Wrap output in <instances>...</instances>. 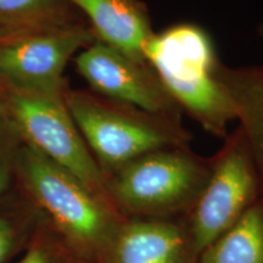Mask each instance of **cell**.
Here are the masks:
<instances>
[{
	"mask_svg": "<svg viewBox=\"0 0 263 263\" xmlns=\"http://www.w3.org/2000/svg\"><path fill=\"white\" fill-rule=\"evenodd\" d=\"M16 179L29 201L82 258L100 263L124 219L107 200L22 141Z\"/></svg>",
	"mask_w": 263,
	"mask_h": 263,
	"instance_id": "cell-1",
	"label": "cell"
},
{
	"mask_svg": "<svg viewBox=\"0 0 263 263\" xmlns=\"http://www.w3.org/2000/svg\"><path fill=\"white\" fill-rule=\"evenodd\" d=\"M144 57L180 110L207 133L227 136L235 111L217 74L215 48L201 27L179 24L154 33Z\"/></svg>",
	"mask_w": 263,
	"mask_h": 263,
	"instance_id": "cell-2",
	"label": "cell"
},
{
	"mask_svg": "<svg viewBox=\"0 0 263 263\" xmlns=\"http://www.w3.org/2000/svg\"><path fill=\"white\" fill-rule=\"evenodd\" d=\"M65 101L105 179L145 154L188 146L189 132L178 120L84 91L66 90Z\"/></svg>",
	"mask_w": 263,
	"mask_h": 263,
	"instance_id": "cell-3",
	"label": "cell"
},
{
	"mask_svg": "<svg viewBox=\"0 0 263 263\" xmlns=\"http://www.w3.org/2000/svg\"><path fill=\"white\" fill-rule=\"evenodd\" d=\"M211 167L188 146L153 151L108 174V199L123 218H174L190 212Z\"/></svg>",
	"mask_w": 263,
	"mask_h": 263,
	"instance_id": "cell-4",
	"label": "cell"
},
{
	"mask_svg": "<svg viewBox=\"0 0 263 263\" xmlns=\"http://www.w3.org/2000/svg\"><path fill=\"white\" fill-rule=\"evenodd\" d=\"M65 93L5 91L10 121L24 143L35 147L110 202L106 179L68 111Z\"/></svg>",
	"mask_w": 263,
	"mask_h": 263,
	"instance_id": "cell-5",
	"label": "cell"
},
{
	"mask_svg": "<svg viewBox=\"0 0 263 263\" xmlns=\"http://www.w3.org/2000/svg\"><path fill=\"white\" fill-rule=\"evenodd\" d=\"M97 41L80 22L0 38V85L16 93H65L67 62Z\"/></svg>",
	"mask_w": 263,
	"mask_h": 263,
	"instance_id": "cell-6",
	"label": "cell"
},
{
	"mask_svg": "<svg viewBox=\"0 0 263 263\" xmlns=\"http://www.w3.org/2000/svg\"><path fill=\"white\" fill-rule=\"evenodd\" d=\"M258 199L257 174L238 128L212 160L205 188L188 213L186 226L197 254L234 226Z\"/></svg>",
	"mask_w": 263,
	"mask_h": 263,
	"instance_id": "cell-7",
	"label": "cell"
},
{
	"mask_svg": "<svg viewBox=\"0 0 263 263\" xmlns=\"http://www.w3.org/2000/svg\"><path fill=\"white\" fill-rule=\"evenodd\" d=\"M78 73L108 100L180 121V107L147 62L136 61L97 41L74 60Z\"/></svg>",
	"mask_w": 263,
	"mask_h": 263,
	"instance_id": "cell-8",
	"label": "cell"
},
{
	"mask_svg": "<svg viewBox=\"0 0 263 263\" xmlns=\"http://www.w3.org/2000/svg\"><path fill=\"white\" fill-rule=\"evenodd\" d=\"M100 263H199L186 221L126 218Z\"/></svg>",
	"mask_w": 263,
	"mask_h": 263,
	"instance_id": "cell-9",
	"label": "cell"
},
{
	"mask_svg": "<svg viewBox=\"0 0 263 263\" xmlns=\"http://www.w3.org/2000/svg\"><path fill=\"white\" fill-rule=\"evenodd\" d=\"M89 18L98 41L136 61L154 35L147 10L139 0H66Z\"/></svg>",
	"mask_w": 263,
	"mask_h": 263,
	"instance_id": "cell-10",
	"label": "cell"
},
{
	"mask_svg": "<svg viewBox=\"0 0 263 263\" xmlns=\"http://www.w3.org/2000/svg\"><path fill=\"white\" fill-rule=\"evenodd\" d=\"M239 120L258 180L259 201L263 205V62L242 67H227L219 62L217 70Z\"/></svg>",
	"mask_w": 263,
	"mask_h": 263,
	"instance_id": "cell-11",
	"label": "cell"
},
{
	"mask_svg": "<svg viewBox=\"0 0 263 263\" xmlns=\"http://www.w3.org/2000/svg\"><path fill=\"white\" fill-rule=\"evenodd\" d=\"M199 263H263V205L256 201L199 255Z\"/></svg>",
	"mask_w": 263,
	"mask_h": 263,
	"instance_id": "cell-12",
	"label": "cell"
},
{
	"mask_svg": "<svg viewBox=\"0 0 263 263\" xmlns=\"http://www.w3.org/2000/svg\"><path fill=\"white\" fill-rule=\"evenodd\" d=\"M66 0H0V37L74 24Z\"/></svg>",
	"mask_w": 263,
	"mask_h": 263,
	"instance_id": "cell-13",
	"label": "cell"
},
{
	"mask_svg": "<svg viewBox=\"0 0 263 263\" xmlns=\"http://www.w3.org/2000/svg\"><path fill=\"white\" fill-rule=\"evenodd\" d=\"M18 263H91L82 258L51 228L42 215Z\"/></svg>",
	"mask_w": 263,
	"mask_h": 263,
	"instance_id": "cell-14",
	"label": "cell"
},
{
	"mask_svg": "<svg viewBox=\"0 0 263 263\" xmlns=\"http://www.w3.org/2000/svg\"><path fill=\"white\" fill-rule=\"evenodd\" d=\"M41 217L39 211L22 218L0 215V263H5L16 252L27 248Z\"/></svg>",
	"mask_w": 263,
	"mask_h": 263,
	"instance_id": "cell-15",
	"label": "cell"
},
{
	"mask_svg": "<svg viewBox=\"0 0 263 263\" xmlns=\"http://www.w3.org/2000/svg\"><path fill=\"white\" fill-rule=\"evenodd\" d=\"M11 122H0V196L8 192L16 179V156L20 144L18 136Z\"/></svg>",
	"mask_w": 263,
	"mask_h": 263,
	"instance_id": "cell-16",
	"label": "cell"
},
{
	"mask_svg": "<svg viewBox=\"0 0 263 263\" xmlns=\"http://www.w3.org/2000/svg\"><path fill=\"white\" fill-rule=\"evenodd\" d=\"M0 122L2 123H9L10 121L9 111H8V101H6V94L5 90L0 85Z\"/></svg>",
	"mask_w": 263,
	"mask_h": 263,
	"instance_id": "cell-17",
	"label": "cell"
},
{
	"mask_svg": "<svg viewBox=\"0 0 263 263\" xmlns=\"http://www.w3.org/2000/svg\"><path fill=\"white\" fill-rule=\"evenodd\" d=\"M257 33H258L259 37H262V38H263V20L261 21V24L258 25V27H257Z\"/></svg>",
	"mask_w": 263,
	"mask_h": 263,
	"instance_id": "cell-18",
	"label": "cell"
}]
</instances>
